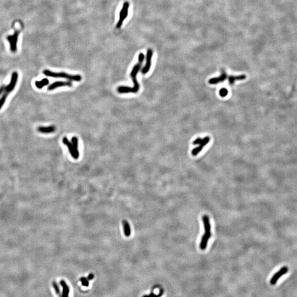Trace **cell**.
<instances>
[{"mask_svg":"<svg viewBox=\"0 0 297 297\" xmlns=\"http://www.w3.org/2000/svg\"><path fill=\"white\" fill-rule=\"evenodd\" d=\"M144 54L142 53V52L140 53L139 56H138V62L134 66L133 69L131 70V77L132 80H133V83H134V86L132 87V88L128 87V86H119L117 88V91L119 93H120V94L129 93H136L138 91H139L140 86H139V83H138V80H137V76L139 70L141 68V67H142V64H143V61L144 60Z\"/></svg>","mask_w":297,"mask_h":297,"instance_id":"1","label":"cell"},{"mask_svg":"<svg viewBox=\"0 0 297 297\" xmlns=\"http://www.w3.org/2000/svg\"><path fill=\"white\" fill-rule=\"evenodd\" d=\"M18 79V73L16 71L13 72L12 74L11 81L8 86H6L5 90L3 93L2 96L0 98V110L2 109L3 106L5 104L6 101L9 94L13 90Z\"/></svg>","mask_w":297,"mask_h":297,"instance_id":"2","label":"cell"},{"mask_svg":"<svg viewBox=\"0 0 297 297\" xmlns=\"http://www.w3.org/2000/svg\"><path fill=\"white\" fill-rule=\"evenodd\" d=\"M43 74L47 77L52 78H65L70 81L80 82L82 80V76L80 75H70L64 72H54L48 70H45L43 71Z\"/></svg>","mask_w":297,"mask_h":297,"instance_id":"3","label":"cell"},{"mask_svg":"<svg viewBox=\"0 0 297 297\" xmlns=\"http://www.w3.org/2000/svg\"><path fill=\"white\" fill-rule=\"evenodd\" d=\"M129 6H130V3L128 1H125L123 3L121 10L119 13V18H118V21L116 25L117 29H120L123 25V22L128 16Z\"/></svg>","mask_w":297,"mask_h":297,"instance_id":"4","label":"cell"},{"mask_svg":"<svg viewBox=\"0 0 297 297\" xmlns=\"http://www.w3.org/2000/svg\"><path fill=\"white\" fill-rule=\"evenodd\" d=\"M21 31H22V29H17L15 30L12 34L8 35L6 38L8 43H10L11 51L13 53L16 52L17 50V43L18 41L19 35L21 32Z\"/></svg>","mask_w":297,"mask_h":297,"instance_id":"5","label":"cell"},{"mask_svg":"<svg viewBox=\"0 0 297 297\" xmlns=\"http://www.w3.org/2000/svg\"><path fill=\"white\" fill-rule=\"evenodd\" d=\"M153 51L152 49L149 48L147 50L146 57V63L144 67L142 69V73L143 74H147L150 70L151 66V59L153 57Z\"/></svg>","mask_w":297,"mask_h":297,"instance_id":"6","label":"cell"},{"mask_svg":"<svg viewBox=\"0 0 297 297\" xmlns=\"http://www.w3.org/2000/svg\"><path fill=\"white\" fill-rule=\"evenodd\" d=\"M288 268L287 267L285 266V267H283V268H281V269L278 271V272H277L272 276V277L271 278V284L275 285L277 283V282L280 279V278L281 277V276H282L284 274H286L288 272Z\"/></svg>","mask_w":297,"mask_h":297,"instance_id":"7","label":"cell"},{"mask_svg":"<svg viewBox=\"0 0 297 297\" xmlns=\"http://www.w3.org/2000/svg\"><path fill=\"white\" fill-rule=\"evenodd\" d=\"M62 142L66 146H67L68 150H69V152H70V154L71 156H72L73 158L75 159V160H77L79 156L77 154V153L75 152V150H74V148L73 147V146L72 144L70 142V140L68 139L67 137H65L63 138L62 139Z\"/></svg>","mask_w":297,"mask_h":297,"instance_id":"8","label":"cell"},{"mask_svg":"<svg viewBox=\"0 0 297 297\" xmlns=\"http://www.w3.org/2000/svg\"><path fill=\"white\" fill-rule=\"evenodd\" d=\"M72 83L70 81L67 82H62V81H58L54 83H52L50 86H48V90L49 91L53 90L55 89L61 87V86H72Z\"/></svg>","mask_w":297,"mask_h":297,"instance_id":"9","label":"cell"},{"mask_svg":"<svg viewBox=\"0 0 297 297\" xmlns=\"http://www.w3.org/2000/svg\"><path fill=\"white\" fill-rule=\"evenodd\" d=\"M211 236V233H205L203 236H202L200 244V248L202 250L206 249L207 245L208 243V241Z\"/></svg>","mask_w":297,"mask_h":297,"instance_id":"10","label":"cell"},{"mask_svg":"<svg viewBox=\"0 0 297 297\" xmlns=\"http://www.w3.org/2000/svg\"><path fill=\"white\" fill-rule=\"evenodd\" d=\"M56 127L54 126H48V127H39L38 131L43 134H50L54 133L56 131Z\"/></svg>","mask_w":297,"mask_h":297,"instance_id":"11","label":"cell"},{"mask_svg":"<svg viewBox=\"0 0 297 297\" xmlns=\"http://www.w3.org/2000/svg\"><path fill=\"white\" fill-rule=\"evenodd\" d=\"M227 77V74L226 73L225 71H223L221 75H220L219 77L211 78L209 80V82L211 84H216L219 82H222L225 81Z\"/></svg>","mask_w":297,"mask_h":297,"instance_id":"12","label":"cell"},{"mask_svg":"<svg viewBox=\"0 0 297 297\" xmlns=\"http://www.w3.org/2000/svg\"><path fill=\"white\" fill-rule=\"evenodd\" d=\"M205 229V233H211V225L210 223V219L208 215H204L202 217Z\"/></svg>","mask_w":297,"mask_h":297,"instance_id":"13","label":"cell"},{"mask_svg":"<svg viewBox=\"0 0 297 297\" xmlns=\"http://www.w3.org/2000/svg\"><path fill=\"white\" fill-rule=\"evenodd\" d=\"M60 284L63 288V293H62V297H69L70 293V288L68 286L67 284L66 283L64 280H61Z\"/></svg>","mask_w":297,"mask_h":297,"instance_id":"14","label":"cell"},{"mask_svg":"<svg viewBox=\"0 0 297 297\" xmlns=\"http://www.w3.org/2000/svg\"><path fill=\"white\" fill-rule=\"evenodd\" d=\"M122 224H123L124 232L125 236L126 237L130 236L131 234V227H130L129 222L126 219H124L122 221Z\"/></svg>","mask_w":297,"mask_h":297,"instance_id":"15","label":"cell"},{"mask_svg":"<svg viewBox=\"0 0 297 297\" xmlns=\"http://www.w3.org/2000/svg\"><path fill=\"white\" fill-rule=\"evenodd\" d=\"M246 75L243 74V75H238V76H233L230 75L228 77V82L230 85L233 84L237 80H244L246 78Z\"/></svg>","mask_w":297,"mask_h":297,"instance_id":"16","label":"cell"},{"mask_svg":"<svg viewBox=\"0 0 297 297\" xmlns=\"http://www.w3.org/2000/svg\"><path fill=\"white\" fill-rule=\"evenodd\" d=\"M48 84H49V80L47 78H43L42 80L40 81H36L35 82L36 87L39 89H41L43 87L48 85Z\"/></svg>","mask_w":297,"mask_h":297,"instance_id":"17","label":"cell"},{"mask_svg":"<svg viewBox=\"0 0 297 297\" xmlns=\"http://www.w3.org/2000/svg\"><path fill=\"white\" fill-rule=\"evenodd\" d=\"M71 141H72V144L73 146V147L74 148V150H75V152L77 153V154L79 156V151H78V139L76 137H72V138L71 139Z\"/></svg>","mask_w":297,"mask_h":297,"instance_id":"18","label":"cell"},{"mask_svg":"<svg viewBox=\"0 0 297 297\" xmlns=\"http://www.w3.org/2000/svg\"><path fill=\"white\" fill-rule=\"evenodd\" d=\"M210 138L209 137H205L204 139L201 140V142L200 144V147L203 148L205 145H206L207 144H208L209 141H210Z\"/></svg>","mask_w":297,"mask_h":297,"instance_id":"19","label":"cell"},{"mask_svg":"<svg viewBox=\"0 0 297 297\" xmlns=\"http://www.w3.org/2000/svg\"><path fill=\"white\" fill-rule=\"evenodd\" d=\"M163 294V290H161L159 293L158 295H155L154 293H151L149 295H145L143 297H161Z\"/></svg>","mask_w":297,"mask_h":297,"instance_id":"20","label":"cell"},{"mask_svg":"<svg viewBox=\"0 0 297 297\" xmlns=\"http://www.w3.org/2000/svg\"><path fill=\"white\" fill-rule=\"evenodd\" d=\"M228 91L227 89L225 88H222V89H221L219 90V94L221 97H226L228 95Z\"/></svg>","mask_w":297,"mask_h":297,"instance_id":"21","label":"cell"},{"mask_svg":"<svg viewBox=\"0 0 297 297\" xmlns=\"http://www.w3.org/2000/svg\"><path fill=\"white\" fill-rule=\"evenodd\" d=\"M203 148H202V147H200V146H199L198 147L194 148V149H193V150H192V155H193V156L197 155L198 154L200 153L201 150H203Z\"/></svg>","mask_w":297,"mask_h":297,"instance_id":"22","label":"cell"},{"mask_svg":"<svg viewBox=\"0 0 297 297\" xmlns=\"http://www.w3.org/2000/svg\"><path fill=\"white\" fill-rule=\"evenodd\" d=\"M80 281H81L82 284V286H89V281L88 280V278H86V277H81V278H80Z\"/></svg>","mask_w":297,"mask_h":297,"instance_id":"23","label":"cell"},{"mask_svg":"<svg viewBox=\"0 0 297 297\" xmlns=\"http://www.w3.org/2000/svg\"><path fill=\"white\" fill-rule=\"evenodd\" d=\"M52 285H53L54 289L55 290V292L56 293L57 295H60V289H59V287L58 284H57L55 281H54L52 282Z\"/></svg>","mask_w":297,"mask_h":297,"instance_id":"24","label":"cell"},{"mask_svg":"<svg viewBox=\"0 0 297 297\" xmlns=\"http://www.w3.org/2000/svg\"><path fill=\"white\" fill-rule=\"evenodd\" d=\"M201 140H202V139H201L200 138H198L196 139V140H195L193 142V144H200L201 142Z\"/></svg>","mask_w":297,"mask_h":297,"instance_id":"25","label":"cell"},{"mask_svg":"<svg viewBox=\"0 0 297 297\" xmlns=\"http://www.w3.org/2000/svg\"><path fill=\"white\" fill-rule=\"evenodd\" d=\"M6 86H5V85H2V86H0V95H2L4 93L5 90Z\"/></svg>","mask_w":297,"mask_h":297,"instance_id":"26","label":"cell"},{"mask_svg":"<svg viewBox=\"0 0 297 297\" xmlns=\"http://www.w3.org/2000/svg\"><path fill=\"white\" fill-rule=\"evenodd\" d=\"M94 274H93V273H90V274L88 276L87 278H88V280H93V279L94 278Z\"/></svg>","mask_w":297,"mask_h":297,"instance_id":"27","label":"cell"}]
</instances>
